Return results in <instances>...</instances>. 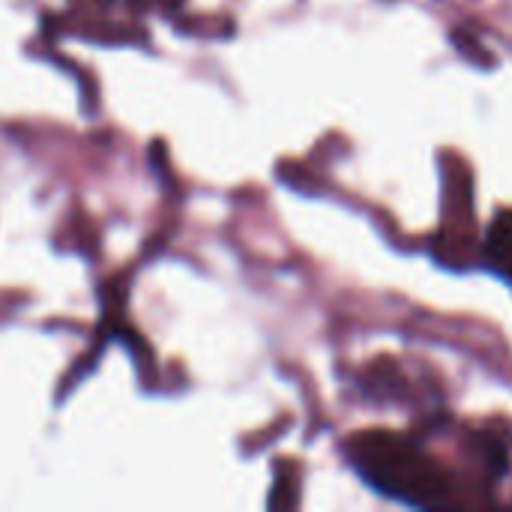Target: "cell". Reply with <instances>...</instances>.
Returning a JSON list of instances; mask_svg holds the SVG:
<instances>
[{"label": "cell", "mask_w": 512, "mask_h": 512, "mask_svg": "<svg viewBox=\"0 0 512 512\" xmlns=\"http://www.w3.org/2000/svg\"><path fill=\"white\" fill-rule=\"evenodd\" d=\"M354 465L369 486L405 504H438L444 498L441 471L408 441L393 435H363L351 447Z\"/></svg>", "instance_id": "obj_1"}, {"label": "cell", "mask_w": 512, "mask_h": 512, "mask_svg": "<svg viewBox=\"0 0 512 512\" xmlns=\"http://www.w3.org/2000/svg\"><path fill=\"white\" fill-rule=\"evenodd\" d=\"M159 3H165V6H174L177 0H159Z\"/></svg>", "instance_id": "obj_3"}, {"label": "cell", "mask_w": 512, "mask_h": 512, "mask_svg": "<svg viewBox=\"0 0 512 512\" xmlns=\"http://www.w3.org/2000/svg\"><path fill=\"white\" fill-rule=\"evenodd\" d=\"M489 258L498 270L512 276V225L501 222L489 234Z\"/></svg>", "instance_id": "obj_2"}]
</instances>
